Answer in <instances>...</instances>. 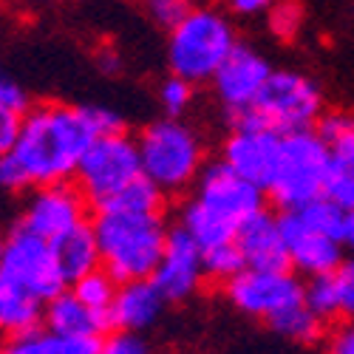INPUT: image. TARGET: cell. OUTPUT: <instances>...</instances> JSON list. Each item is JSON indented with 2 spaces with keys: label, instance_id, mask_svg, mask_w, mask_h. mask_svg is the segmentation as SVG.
I'll return each mask as SVG.
<instances>
[{
  "label": "cell",
  "instance_id": "277c9868",
  "mask_svg": "<svg viewBox=\"0 0 354 354\" xmlns=\"http://www.w3.org/2000/svg\"><path fill=\"white\" fill-rule=\"evenodd\" d=\"M142 173L151 179L165 196L190 193L198 182L201 170L207 167L201 133L182 122L179 116H162V120L145 125L136 133Z\"/></svg>",
  "mask_w": 354,
  "mask_h": 354
},
{
  "label": "cell",
  "instance_id": "7c38bea8",
  "mask_svg": "<svg viewBox=\"0 0 354 354\" xmlns=\"http://www.w3.org/2000/svg\"><path fill=\"white\" fill-rule=\"evenodd\" d=\"M88 207L91 204L85 201L74 182L40 185L28 190L20 224L46 241H57L66 232L88 224Z\"/></svg>",
  "mask_w": 354,
  "mask_h": 354
},
{
  "label": "cell",
  "instance_id": "836d02e7",
  "mask_svg": "<svg viewBox=\"0 0 354 354\" xmlns=\"http://www.w3.org/2000/svg\"><path fill=\"white\" fill-rule=\"evenodd\" d=\"M23 190H32V185H28L20 162L15 159V153H3L0 156V193H23Z\"/></svg>",
  "mask_w": 354,
  "mask_h": 354
},
{
  "label": "cell",
  "instance_id": "f1b7e54d",
  "mask_svg": "<svg viewBox=\"0 0 354 354\" xmlns=\"http://www.w3.org/2000/svg\"><path fill=\"white\" fill-rule=\"evenodd\" d=\"M320 198L337 204V207L346 213H354V173L340 167V165H332V173H329L326 185H323Z\"/></svg>",
  "mask_w": 354,
  "mask_h": 354
},
{
  "label": "cell",
  "instance_id": "ffe728a7",
  "mask_svg": "<svg viewBox=\"0 0 354 354\" xmlns=\"http://www.w3.org/2000/svg\"><path fill=\"white\" fill-rule=\"evenodd\" d=\"M51 247H54V255H57V261H60V270H63L68 283H74L82 275H88V272H94V270L102 267V263H100L97 235L91 230V221L77 227V230H71V232H66L63 239L51 241Z\"/></svg>",
  "mask_w": 354,
  "mask_h": 354
},
{
  "label": "cell",
  "instance_id": "4dcf8cb0",
  "mask_svg": "<svg viewBox=\"0 0 354 354\" xmlns=\"http://www.w3.org/2000/svg\"><path fill=\"white\" fill-rule=\"evenodd\" d=\"M139 6L145 9V15L151 17L156 26L162 28H170L182 20V15L187 12L190 3H185V0H139Z\"/></svg>",
  "mask_w": 354,
  "mask_h": 354
},
{
  "label": "cell",
  "instance_id": "484cf974",
  "mask_svg": "<svg viewBox=\"0 0 354 354\" xmlns=\"http://www.w3.org/2000/svg\"><path fill=\"white\" fill-rule=\"evenodd\" d=\"M244 270H247V261H244L239 241H227V244L204 250V278L207 281H216L224 286Z\"/></svg>",
  "mask_w": 354,
  "mask_h": 354
},
{
  "label": "cell",
  "instance_id": "d6986e66",
  "mask_svg": "<svg viewBox=\"0 0 354 354\" xmlns=\"http://www.w3.org/2000/svg\"><path fill=\"white\" fill-rule=\"evenodd\" d=\"M43 309L46 304L37 301L32 292L0 275V335L3 337L35 332L43 320Z\"/></svg>",
  "mask_w": 354,
  "mask_h": 354
},
{
  "label": "cell",
  "instance_id": "d590c367",
  "mask_svg": "<svg viewBox=\"0 0 354 354\" xmlns=\"http://www.w3.org/2000/svg\"><path fill=\"white\" fill-rule=\"evenodd\" d=\"M0 102L12 105V108H20V111L32 108V100H28L26 88H23L9 71H3V68H0Z\"/></svg>",
  "mask_w": 354,
  "mask_h": 354
},
{
  "label": "cell",
  "instance_id": "74e56055",
  "mask_svg": "<svg viewBox=\"0 0 354 354\" xmlns=\"http://www.w3.org/2000/svg\"><path fill=\"white\" fill-rule=\"evenodd\" d=\"M275 6V0H227V9L239 17H258L267 15Z\"/></svg>",
  "mask_w": 354,
  "mask_h": 354
},
{
  "label": "cell",
  "instance_id": "7bdbcfd3",
  "mask_svg": "<svg viewBox=\"0 0 354 354\" xmlns=\"http://www.w3.org/2000/svg\"><path fill=\"white\" fill-rule=\"evenodd\" d=\"M3 250H6V235H0V261H3Z\"/></svg>",
  "mask_w": 354,
  "mask_h": 354
},
{
  "label": "cell",
  "instance_id": "e575fe53",
  "mask_svg": "<svg viewBox=\"0 0 354 354\" xmlns=\"http://www.w3.org/2000/svg\"><path fill=\"white\" fill-rule=\"evenodd\" d=\"M105 335H66L54 337L57 354H100Z\"/></svg>",
  "mask_w": 354,
  "mask_h": 354
},
{
  "label": "cell",
  "instance_id": "ac0fdd59",
  "mask_svg": "<svg viewBox=\"0 0 354 354\" xmlns=\"http://www.w3.org/2000/svg\"><path fill=\"white\" fill-rule=\"evenodd\" d=\"M46 329L54 337L66 335H105L111 326V315L94 312L91 306H85L74 292H60L57 298H51L43 309Z\"/></svg>",
  "mask_w": 354,
  "mask_h": 354
},
{
  "label": "cell",
  "instance_id": "5bb4252c",
  "mask_svg": "<svg viewBox=\"0 0 354 354\" xmlns=\"http://www.w3.org/2000/svg\"><path fill=\"white\" fill-rule=\"evenodd\" d=\"M167 304H182L204 283V250L185 227H170L167 244L159 258V267L151 278Z\"/></svg>",
  "mask_w": 354,
  "mask_h": 354
},
{
  "label": "cell",
  "instance_id": "4fadbf2b",
  "mask_svg": "<svg viewBox=\"0 0 354 354\" xmlns=\"http://www.w3.org/2000/svg\"><path fill=\"white\" fill-rule=\"evenodd\" d=\"M272 71L275 68L270 66V60L261 51L239 43L230 51L227 60L221 63V68L216 71L210 85H213L216 100L239 120V116L252 111L255 100L261 97L263 85H267V80L272 77Z\"/></svg>",
  "mask_w": 354,
  "mask_h": 354
},
{
  "label": "cell",
  "instance_id": "6da1fadb",
  "mask_svg": "<svg viewBox=\"0 0 354 354\" xmlns=\"http://www.w3.org/2000/svg\"><path fill=\"white\" fill-rule=\"evenodd\" d=\"M122 128V116L102 105L40 102L26 111L12 153L32 187L74 182V173L94 139Z\"/></svg>",
  "mask_w": 354,
  "mask_h": 354
},
{
  "label": "cell",
  "instance_id": "8992f818",
  "mask_svg": "<svg viewBox=\"0 0 354 354\" xmlns=\"http://www.w3.org/2000/svg\"><path fill=\"white\" fill-rule=\"evenodd\" d=\"M332 165V151L317 131L309 128L283 133L281 162L267 193L283 213L301 210L323 196V185L329 179Z\"/></svg>",
  "mask_w": 354,
  "mask_h": 354
},
{
  "label": "cell",
  "instance_id": "ab89813d",
  "mask_svg": "<svg viewBox=\"0 0 354 354\" xmlns=\"http://www.w3.org/2000/svg\"><path fill=\"white\" fill-rule=\"evenodd\" d=\"M97 63H100V68H102L105 74H116V71L122 68V57L116 54L113 48H102L100 57H97Z\"/></svg>",
  "mask_w": 354,
  "mask_h": 354
},
{
  "label": "cell",
  "instance_id": "52a82bcc",
  "mask_svg": "<svg viewBox=\"0 0 354 354\" xmlns=\"http://www.w3.org/2000/svg\"><path fill=\"white\" fill-rule=\"evenodd\" d=\"M142 156H139V145L136 136H131L125 128L102 133L94 139V145L85 151L77 173H74V185L85 196V201L94 210L105 207L111 198L120 196L128 185L142 179Z\"/></svg>",
  "mask_w": 354,
  "mask_h": 354
},
{
  "label": "cell",
  "instance_id": "7a4b0ae2",
  "mask_svg": "<svg viewBox=\"0 0 354 354\" xmlns=\"http://www.w3.org/2000/svg\"><path fill=\"white\" fill-rule=\"evenodd\" d=\"M263 207V190L232 173L221 159L207 162L201 170L193 196L179 210V227H185L201 250L235 241L241 224Z\"/></svg>",
  "mask_w": 354,
  "mask_h": 354
},
{
  "label": "cell",
  "instance_id": "9a60e30c",
  "mask_svg": "<svg viewBox=\"0 0 354 354\" xmlns=\"http://www.w3.org/2000/svg\"><path fill=\"white\" fill-rule=\"evenodd\" d=\"M283 224V235H286V250H289V267L304 272L306 278H317V275H332L340 270L343 258V247L346 241L335 239L315 230L312 224H306L301 218V213H283L281 216Z\"/></svg>",
  "mask_w": 354,
  "mask_h": 354
},
{
  "label": "cell",
  "instance_id": "d6a6232c",
  "mask_svg": "<svg viewBox=\"0 0 354 354\" xmlns=\"http://www.w3.org/2000/svg\"><path fill=\"white\" fill-rule=\"evenodd\" d=\"M23 116H26V111L0 102V156L15 151L20 128H23Z\"/></svg>",
  "mask_w": 354,
  "mask_h": 354
},
{
  "label": "cell",
  "instance_id": "d4e9b609",
  "mask_svg": "<svg viewBox=\"0 0 354 354\" xmlns=\"http://www.w3.org/2000/svg\"><path fill=\"white\" fill-rule=\"evenodd\" d=\"M116 289H120V281L113 275H108L102 267L82 275L80 281L71 283V292L77 298L91 306L94 312H102V315H111V306H113V298H116Z\"/></svg>",
  "mask_w": 354,
  "mask_h": 354
},
{
  "label": "cell",
  "instance_id": "4316f807",
  "mask_svg": "<svg viewBox=\"0 0 354 354\" xmlns=\"http://www.w3.org/2000/svg\"><path fill=\"white\" fill-rule=\"evenodd\" d=\"M304 3L301 0H275V6L267 12V28L270 35L281 43L298 40L304 28Z\"/></svg>",
  "mask_w": 354,
  "mask_h": 354
},
{
  "label": "cell",
  "instance_id": "7402d4cb",
  "mask_svg": "<svg viewBox=\"0 0 354 354\" xmlns=\"http://www.w3.org/2000/svg\"><path fill=\"white\" fill-rule=\"evenodd\" d=\"M267 326L292 343H315L323 337V320L306 306V301L278 312L267 320Z\"/></svg>",
  "mask_w": 354,
  "mask_h": 354
},
{
  "label": "cell",
  "instance_id": "83f0119b",
  "mask_svg": "<svg viewBox=\"0 0 354 354\" xmlns=\"http://www.w3.org/2000/svg\"><path fill=\"white\" fill-rule=\"evenodd\" d=\"M196 100V85L190 80H182L176 74H167V80H162L159 85V105L165 111V116H182Z\"/></svg>",
  "mask_w": 354,
  "mask_h": 354
},
{
  "label": "cell",
  "instance_id": "603a6c76",
  "mask_svg": "<svg viewBox=\"0 0 354 354\" xmlns=\"http://www.w3.org/2000/svg\"><path fill=\"white\" fill-rule=\"evenodd\" d=\"M304 301L306 306L326 323L335 317H343V298H340V281L337 272L332 275H317L304 283Z\"/></svg>",
  "mask_w": 354,
  "mask_h": 354
},
{
  "label": "cell",
  "instance_id": "1f68e13d",
  "mask_svg": "<svg viewBox=\"0 0 354 354\" xmlns=\"http://www.w3.org/2000/svg\"><path fill=\"white\" fill-rule=\"evenodd\" d=\"M100 354H151V348H147V343L139 332L113 329L111 335L102 337V351Z\"/></svg>",
  "mask_w": 354,
  "mask_h": 354
},
{
  "label": "cell",
  "instance_id": "60d3db41",
  "mask_svg": "<svg viewBox=\"0 0 354 354\" xmlns=\"http://www.w3.org/2000/svg\"><path fill=\"white\" fill-rule=\"evenodd\" d=\"M346 247L354 252V213H348V221H346V235H343Z\"/></svg>",
  "mask_w": 354,
  "mask_h": 354
},
{
  "label": "cell",
  "instance_id": "8d00e7d4",
  "mask_svg": "<svg viewBox=\"0 0 354 354\" xmlns=\"http://www.w3.org/2000/svg\"><path fill=\"white\" fill-rule=\"evenodd\" d=\"M337 281H340V298H343V317L354 320V255L340 263Z\"/></svg>",
  "mask_w": 354,
  "mask_h": 354
},
{
  "label": "cell",
  "instance_id": "30bf717a",
  "mask_svg": "<svg viewBox=\"0 0 354 354\" xmlns=\"http://www.w3.org/2000/svg\"><path fill=\"white\" fill-rule=\"evenodd\" d=\"M281 145L283 133L261 125L252 116H239L235 128L221 142V162L267 193L281 162Z\"/></svg>",
  "mask_w": 354,
  "mask_h": 354
},
{
  "label": "cell",
  "instance_id": "e0dca14e",
  "mask_svg": "<svg viewBox=\"0 0 354 354\" xmlns=\"http://www.w3.org/2000/svg\"><path fill=\"white\" fill-rule=\"evenodd\" d=\"M165 304H167L165 295L159 292V286L151 278L120 283L113 306H111V326L125 329V332L151 329L153 323L162 317Z\"/></svg>",
  "mask_w": 354,
  "mask_h": 354
},
{
  "label": "cell",
  "instance_id": "f35d334b",
  "mask_svg": "<svg viewBox=\"0 0 354 354\" xmlns=\"http://www.w3.org/2000/svg\"><path fill=\"white\" fill-rule=\"evenodd\" d=\"M329 354H354V320H346L329 340Z\"/></svg>",
  "mask_w": 354,
  "mask_h": 354
},
{
  "label": "cell",
  "instance_id": "5b68a950",
  "mask_svg": "<svg viewBox=\"0 0 354 354\" xmlns=\"http://www.w3.org/2000/svg\"><path fill=\"white\" fill-rule=\"evenodd\" d=\"M235 46L239 37L227 12L216 6H187L182 20L167 32V68L193 85L210 82Z\"/></svg>",
  "mask_w": 354,
  "mask_h": 354
},
{
  "label": "cell",
  "instance_id": "2e32d148",
  "mask_svg": "<svg viewBox=\"0 0 354 354\" xmlns=\"http://www.w3.org/2000/svg\"><path fill=\"white\" fill-rule=\"evenodd\" d=\"M235 241H239V247L244 252L247 267H255V270H292L283 224L270 210H261L250 221H244L239 235H235Z\"/></svg>",
  "mask_w": 354,
  "mask_h": 354
},
{
  "label": "cell",
  "instance_id": "3957f363",
  "mask_svg": "<svg viewBox=\"0 0 354 354\" xmlns=\"http://www.w3.org/2000/svg\"><path fill=\"white\" fill-rule=\"evenodd\" d=\"M91 230L97 235L102 270L120 283L153 278L170 232L162 213L128 210H94Z\"/></svg>",
  "mask_w": 354,
  "mask_h": 354
},
{
  "label": "cell",
  "instance_id": "44dd1931",
  "mask_svg": "<svg viewBox=\"0 0 354 354\" xmlns=\"http://www.w3.org/2000/svg\"><path fill=\"white\" fill-rule=\"evenodd\" d=\"M315 131L329 145L335 165L354 173V111H326Z\"/></svg>",
  "mask_w": 354,
  "mask_h": 354
},
{
  "label": "cell",
  "instance_id": "ee69618b",
  "mask_svg": "<svg viewBox=\"0 0 354 354\" xmlns=\"http://www.w3.org/2000/svg\"><path fill=\"white\" fill-rule=\"evenodd\" d=\"M185 3H190V0H185Z\"/></svg>",
  "mask_w": 354,
  "mask_h": 354
},
{
  "label": "cell",
  "instance_id": "8fae6325",
  "mask_svg": "<svg viewBox=\"0 0 354 354\" xmlns=\"http://www.w3.org/2000/svg\"><path fill=\"white\" fill-rule=\"evenodd\" d=\"M224 295L239 312L267 323L278 312L304 301V283L292 270L247 267L244 272L224 283Z\"/></svg>",
  "mask_w": 354,
  "mask_h": 354
},
{
  "label": "cell",
  "instance_id": "ba28073f",
  "mask_svg": "<svg viewBox=\"0 0 354 354\" xmlns=\"http://www.w3.org/2000/svg\"><path fill=\"white\" fill-rule=\"evenodd\" d=\"M244 116H252V120L278 133L309 131L323 116V91L309 74L275 68L252 111Z\"/></svg>",
  "mask_w": 354,
  "mask_h": 354
},
{
  "label": "cell",
  "instance_id": "9c48e42d",
  "mask_svg": "<svg viewBox=\"0 0 354 354\" xmlns=\"http://www.w3.org/2000/svg\"><path fill=\"white\" fill-rule=\"evenodd\" d=\"M0 275L15 281L26 292H32L43 304H48L60 292H66V283H68L60 270V261L54 255L51 241L40 239V235L26 230L23 224L12 227L6 235Z\"/></svg>",
  "mask_w": 354,
  "mask_h": 354
},
{
  "label": "cell",
  "instance_id": "b9f144b4",
  "mask_svg": "<svg viewBox=\"0 0 354 354\" xmlns=\"http://www.w3.org/2000/svg\"><path fill=\"white\" fill-rule=\"evenodd\" d=\"M26 3H32V6H51V3H60V0H26Z\"/></svg>",
  "mask_w": 354,
  "mask_h": 354
},
{
  "label": "cell",
  "instance_id": "f546056e",
  "mask_svg": "<svg viewBox=\"0 0 354 354\" xmlns=\"http://www.w3.org/2000/svg\"><path fill=\"white\" fill-rule=\"evenodd\" d=\"M0 354H57V346L54 335L35 329L17 337H6V343L0 346Z\"/></svg>",
  "mask_w": 354,
  "mask_h": 354
},
{
  "label": "cell",
  "instance_id": "cb8c5ba5",
  "mask_svg": "<svg viewBox=\"0 0 354 354\" xmlns=\"http://www.w3.org/2000/svg\"><path fill=\"white\" fill-rule=\"evenodd\" d=\"M165 193L147 179V176H142V179H136L133 185H128L116 198H111L105 207L100 210H128V213H162L165 207Z\"/></svg>",
  "mask_w": 354,
  "mask_h": 354
}]
</instances>
